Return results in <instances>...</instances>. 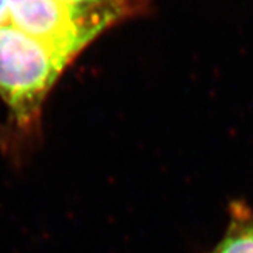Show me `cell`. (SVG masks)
I'll use <instances>...</instances> for the list:
<instances>
[{
	"label": "cell",
	"instance_id": "cell-1",
	"mask_svg": "<svg viewBox=\"0 0 253 253\" xmlns=\"http://www.w3.org/2000/svg\"><path fill=\"white\" fill-rule=\"evenodd\" d=\"M69 63L11 21L0 27V100L7 109L1 142L14 159L40 139L45 101Z\"/></svg>",
	"mask_w": 253,
	"mask_h": 253
},
{
	"label": "cell",
	"instance_id": "cell-5",
	"mask_svg": "<svg viewBox=\"0 0 253 253\" xmlns=\"http://www.w3.org/2000/svg\"><path fill=\"white\" fill-rule=\"evenodd\" d=\"M10 23V7L7 0H0V27Z\"/></svg>",
	"mask_w": 253,
	"mask_h": 253
},
{
	"label": "cell",
	"instance_id": "cell-2",
	"mask_svg": "<svg viewBox=\"0 0 253 253\" xmlns=\"http://www.w3.org/2000/svg\"><path fill=\"white\" fill-rule=\"evenodd\" d=\"M10 21L72 65L104 31L128 18L118 11H78L58 0H7Z\"/></svg>",
	"mask_w": 253,
	"mask_h": 253
},
{
	"label": "cell",
	"instance_id": "cell-4",
	"mask_svg": "<svg viewBox=\"0 0 253 253\" xmlns=\"http://www.w3.org/2000/svg\"><path fill=\"white\" fill-rule=\"evenodd\" d=\"M78 11H118L128 20L151 13V0H58Z\"/></svg>",
	"mask_w": 253,
	"mask_h": 253
},
{
	"label": "cell",
	"instance_id": "cell-3",
	"mask_svg": "<svg viewBox=\"0 0 253 253\" xmlns=\"http://www.w3.org/2000/svg\"><path fill=\"white\" fill-rule=\"evenodd\" d=\"M210 253H253V211L234 203L225 235Z\"/></svg>",
	"mask_w": 253,
	"mask_h": 253
}]
</instances>
